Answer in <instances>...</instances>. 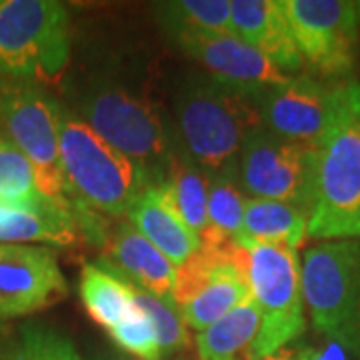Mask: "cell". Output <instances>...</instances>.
<instances>
[{
	"mask_svg": "<svg viewBox=\"0 0 360 360\" xmlns=\"http://www.w3.org/2000/svg\"><path fill=\"white\" fill-rule=\"evenodd\" d=\"M60 167L78 231L90 243L104 245L106 229L98 214H129L134 202L153 186L141 165L118 153L63 106L60 112Z\"/></svg>",
	"mask_w": 360,
	"mask_h": 360,
	"instance_id": "cell-1",
	"label": "cell"
},
{
	"mask_svg": "<svg viewBox=\"0 0 360 360\" xmlns=\"http://www.w3.org/2000/svg\"><path fill=\"white\" fill-rule=\"evenodd\" d=\"M360 224V84L348 82L347 103L314 153L309 236L354 238Z\"/></svg>",
	"mask_w": 360,
	"mask_h": 360,
	"instance_id": "cell-2",
	"label": "cell"
},
{
	"mask_svg": "<svg viewBox=\"0 0 360 360\" xmlns=\"http://www.w3.org/2000/svg\"><path fill=\"white\" fill-rule=\"evenodd\" d=\"M176 122L184 153L206 176L238 172V156L250 130L260 127L255 101L214 82L186 84L176 101Z\"/></svg>",
	"mask_w": 360,
	"mask_h": 360,
	"instance_id": "cell-3",
	"label": "cell"
},
{
	"mask_svg": "<svg viewBox=\"0 0 360 360\" xmlns=\"http://www.w3.org/2000/svg\"><path fill=\"white\" fill-rule=\"evenodd\" d=\"M80 112L101 139L144 168L153 186L167 179L180 150L155 104L124 84L98 80L86 90Z\"/></svg>",
	"mask_w": 360,
	"mask_h": 360,
	"instance_id": "cell-4",
	"label": "cell"
},
{
	"mask_svg": "<svg viewBox=\"0 0 360 360\" xmlns=\"http://www.w3.org/2000/svg\"><path fill=\"white\" fill-rule=\"evenodd\" d=\"M70 56V16L54 0H0V80L54 84Z\"/></svg>",
	"mask_w": 360,
	"mask_h": 360,
	"instance_id": "cell-5",
	"label": "cell"
},
{
	"mask_svg": "<svg viewBox=\"0 0 360 360\" xmlns=\"http://www.w3.org/2000/svg\"><path fill=\"white\" fill-rule=\"evenodd\" d=\"M300 284L314 328L360 360V243L328 240L309 248Z\"/></svg>",
	"mask_w": 360,
	"mask_h": 360,
	"instance_id": "cell-6",
	"label": "cell"
},
{
	"mask_svg": "<svg viewBox=\"0 0 360 360\" xmlns=\"http://www.w3.org/2000/svg\"><path fill=\"white\" fill-rule=\"evenodd\" d=\"M245 248V278L260 312V330L248 356H269L295 342L307 328L296 250L238 240Z\"/></svg>",
	"mask_w": 360,
	"mask_h": 360,
	"instance_id": "cell-7",
	"label": "cell"
},
{
	"mask_svg": "<svg viewBox=\"0 0 360 360\" xmlns=\"http://www.w3.org/2000/svg\"><path fill=\"white\" fill-rule=\"evenodd\" d=\"M60 112L63 104L39 84L0 80V134L28 158L42 196L72 212L60 167Z\"/></svg>",
	"mask_w": 360,
	"mask_h": 360,
	"instance_id": "cell-8",
	"label": "cell"
},
{
	"mask_svg": "<svg viewBox=\"0 0 360 360\" xmlns=\"http://www.w3.org/2000/svg\"><path fill=\"white\" fill-rule=\"evenodd\" d=\"M312 148L284 141L264 127L248 132L238 156V184L252 198L302 208L310 219L314 194Z\"/></svg>",
	"mask_w": 360,
	"mask_h": 360,
	"instance_id": "cell-9",
	"label": "cell"
},
{
	"mask_svg": "<svg viewBox=\"0 0 360 360\" xmlns=\"http://www.w3.org/2000/svg\"><path fill=\"white\" fill-rule=\"evenodd\" d=\"M302 63L322 78L352 72L359 54L356 4L347 0H281Z\"/></svg>",
	"mask_w": 360,
	"mask_h": 360,
	"instance_id": "cell-10",
	"label": "cell"
},
{
	"mask_svg": "<svg viewBox=\"0 0 360 360\" xmlns=\"http://www.w3.org/2000/svg\"><path fill=\"white\" fill-rule=\"evenodd\" d=\"M348 82L326 84L312 75H295L255 101L260 127L284 141L316 150L347 103Z\"/></svg>",
	"mask_w": 360,
	"mask_h": 360,
	"instance_id": "cell-11",
	"label": "cell"
},
{
	"mask_svg": "<svg viewBox=\"0 0 360 360\" xmlns=\"http://www.w3.org/2000/svg\"><path fill=\"white\" fill-rule=\"evenodd\" d=\"M172 40L179 44L180 51L208 70L214 82L252 101L290 78V75H284L262 52L234 32H196L180 34Z\"/></svg>",
	"mask_w": 360,
	"mask_h": 360,
	"instance_id": "cell-12",
	"label": "cell"
},
{
	"mask_svg": "<svg viewBox=\"0 0 360 360\" xmlns=\"http://www.w3.org/2000/svg\"><path fill=\"white\" fill-rule=\"evenodd\" d=\"M68 295V284L49 246L0 245V321L49 309Z\"/></svg>",
	"mask_w": 360,
	"mask_h": 360,
	"instance_id": "cell-13",
	"label": "cell"
},
{
	"mask_svg": "<svg viewBox=\"0 0 360 360\" xmlns=\"http://www.w3.org/2000/svg\"><path fill=\"white\" fill-rule=\"evenodd\" d=\"M231 8L234 34L262 52L284 75L295 77L304 63L281 0H232Z\"/></svg>",
	"mask_w": 360,
	"mask_h": 360,
	"instance_id": "cell-14",
	"label": "cell"
},
{
	"mask_svg": "<svg viewBox=\"0 0 360 360\" xmlns=\"http://www.w3.org/2000/svg\"><path fill=\"white\" fill-rule=\"evenodd\" d=\"M110 266L129 283L162 298H170L176 281V266L153 243H148L129 220L120 222L106 236Z\"/></svg>",
	"mask_w": 360,
	"mask_h": 360,
	"instance_id": "cell-15",
	"label": "cell"
},
{
	"mask_svg": "<svg viewBox=\"0 0 360 360\" xmlns=\"http://www.w3.org/2000/svg\"><path fill=\"white\" fill-rule=\"evenodd\" d=\"M129 222L179 269L200 248V238L150 186L129 210Z\"/></svg>",
	"mask_w": 360,
	"mask_h": 360,
	"instance_id": "cell-16",
	"label": "cell"
},
{
	"mask_svg": "<svg viewBox=\"0 0 360 360\" xmlns=\"http://www.w3.org/2000/svg\"><path fill=\"white\" fill-rule=\"evenodd\" d=\"M78 234L77 220L65 206L28 208L0 200V245L70 246Z\"/></svg>",
	"mask_w": 360,
	"mask_h": 360,
	"instance_id": "cell-17",
	"label": "cell"
},
{
	"mask_svg": "<svg viewBox=\"0 0 360 360\" xmlns=\"http://www.w3.org/2000/svg\"><path fill=\"white\" fill-rule=\"evenodd\" d=\"M78 292L90 319L106 330L116 328L136 310L130 283L110 266L108 260L82 266Z\"/></svg>",
	"mask_w": 360,
	"mask_h": 360,
	"instance_id": "cell-18",
	"label": "cell"
},
{
	"mask_svg": "<svg viewBox=\"0 0 360 360\" xmlns=\"http://www.w3.org/2000/svg\"><path fill=\"white\" fill-rule=\"evenodd\" d=\"M307 238L309 214L302 208L264 198H246L240 240L281 245L298 250Z\"/></svg>",
	"mask_w": 360,
	"mask_h": 360,
	"instance_id": "cell-19",
	"label": "cell"
},
{
	"mask_svg": "<svg viewBox=\"0 0 360 360\" xmlns=\"http://www.w3.org/2000/svg\"><path fill=\"white\" fill-rule=\"evenodd\" d=\"M158 191L184 224L202 236L208 229V176L184 150H180L168 168Z\"/></svg>",
	"mask_w": 360,
	"mask_h": 360,
	"instance_id": "cell-20",
	"label": "cell"
},
{
	"mask_svg": "<svg viewBox=\"0 0 360 360\" xmlns=\"http://www.w3.org/2000/svg\"><path fill=\"white\" fill-rule=\"evenodd\" d=\"M260 330V312L252 298L245 300L196 336L200 360H246Z\"/></svg>",
	"mask_w": 360,
	"mask_h": 360,
	"instance_id": "cell-21",
	"label": "cell"
},
{
	"mask_svg": "<svg viewBox=\"0 0 360 360\" xmlns=\"http://www.w3.org/2000/svg\"><path fill=\"white\" fill-rule=\"evenodd\" d=\"M248 298L250 290L245 276L231 260L219 266L210 281L200 288V292L179 310L188 328L202 333Z\"/></svg>",
	"mask_w": 360,
	"mask_h": 360,
	"instance_id": "cell-22",
	"label": "cell"
},
{
	"mask_svg": "<svg viewBox=\"0 0 360 360\" xmlns=\"http://www.w3.org/2000/svg\"><path fill=\"white\" fill-rule=\"evenodd\" d=\"M246 198L238 184V172L208 176V229L200 245L226 248L243 238Z\"/></svg>",
	"mask_w": 360,
	"mask_h": 360,
	"instance_id": "cell-23",
	"label": "cell"
},
{
	"mask_svg": "<svg viewBox=\"0 0 360 360\" xmlns=\"http://www.w3.org/2000/svg\"><path fill=\"white\" fill-rule=\"evenodd\" d=\"M158 16L170 39L180 34H196V32H212V34L234 32L231 0L160 2Z\"/></svg>",
	"mask_w": 360,
	"mask_h": 360,
	"instance_id": "cell-24",
	"label": "cell"
},
{
	"mask_svg": "<svg viewBox=\"0 0 360 360\" xmlns=\"http://www.w3.org/2000/svg\"><path fill=\"white\" fill-rule=\"evenodd\" d=\"M0 200L28 206V208H40L52 202L39 191L37 176L28 158L2 134H0Z\"/></svg>",
	"mask_w": 360,
	"mask_h": 360,
	"instance_id": "cell-25",
	"label": "cell"
},
{
	"mask_svg": "<svg viewBox=\"0 0 360 360\" xmlns=\"http://www.w3.org/2000/svg\"><path fill=\"white\" fill-rule=\"evenodd\" d=\"M130 290H132V298H134L136 307L150 319L153 326H155L162 356L174 354V352L188 347V342H191L188 326L184 324L180 310L170 298L153 295L132 283H130Z\"/></svg>",
	"mask_w": 360,
	"mask_h": 360,
	"instance_id": "cell-26",
	"label": "cell"
},
{
	"mask_svg": "<svg viewBox=\"0 0 360 360\" xmlns=\"http://www.w3.org/2000/svg\"><path fill=\"white\" fill-rule=\"evenodd\" d=\"M8 360H82L75 345L54 328L30 322L20 328Z\"/></svg>",
	"mask_w": 360,
	"mask_h": 360,
	"instance_id": "cell-27",
	"label": "cell"
},
{
	"mask_svg": "<svg viewBox=\"0 0 360 360\" xmlns=\"http://www.w3.org/2000/svg\"><path fill=\"white\" fill-rule=\"evenodd\" d=\"M108 335L112 336L116 345L124 348L127 352L134 354V359L141 360H160V345H158V336H156L155 326L150 319L142 312L139 307L134 310V314L120 322L116 328L108 330Z\"/></svg>",
	"mask_w": 360,
	"mask_h": 360,
	"instance_id": "cell-28",
	"label": "cell"
},
{
	"mask_svg": "<svg viewBox=\"0 0 360 360\" xmlns=\"http://www.w3.org/2000/svg\"><path fill=\"white\" fill-rule=\"evenodd\" d=\"M347 350L328 340L326 347H298L292 348L295 360H347Z\"/></svg>",
	"mask_w": 360,
	"mask_h": 360,
	"instance_id": "cell-29",
	"label": "cell"
},
{
	"mask_svg": "<svg viewBox=\"0 0 360 360\" xmlns=\"http://www.w3.org/2000/svg\"><path fill=\"white\" fill-rule=\"evenodd\" d=\"M246 360H295V356H292V348H283V350L269 354V356H260V359H250L248 356Z\"/></svg>",
	"mask_w": 360,
	"mask_h": 360,
	"instance_id": "cell-30",
	"label": "cell"
},
{
	"mask_svg": "<svg viewBox=\"0 0 360 360\" xmlns=\"http://www.w3.org/2000/svg\"><path fill=\"white\" fill-rule=\"evenodd\" d=\"M104 360H141V359H130V356H124V354H120V356L115 354V356H106Z\"/></svg>",
	"mask_w": 360,
	"mask_h": 360,
	"instance_id": "cell-31",
	"label": "cell"
},
{
	"mask_svg": "<svg viewBox=\"0 0 360 360\" xmlns=\"http://www.w3.org/2000/svg\"><path fill=\"white\" fill-rule=\"evenodd\" d=\"M356 4V16H359V25H360V2H354Z\"/></svg>",
	"mask_w": 360,
	"mask_h": 360,
	"instance_id": "cell-32",
	"label": "cell"
},
{
	"mask_svg": "<svg viewBox=\"0 0 360 360\" xmlns=\"http://www.w3.org/2000/svg\"><path fill=\"white\" fill-rule=\"evenodd\" d=\"M0 360H8V354H4V352L0 350Z\"/></svg>",
	"mask_w": 360,
	"mask_h": 360,
	"instance_id": "cell-33",
	"label": "cell"
},
{
	"mask_svg": "<svg viewBox=\"0 0 360 360\" xmlns=\"http://www.w3.org/2000/svg\"><path fill=\"white\" fill-rule=\"evenodd\" d=\"M354 238H360V224L359 229H356V232H354Z\"/></svg>",
	"mask_w": 360,
	"mask_h": 360,
	"instance_id": "cell-34",
	"label": "cell"
}]
</instances>
